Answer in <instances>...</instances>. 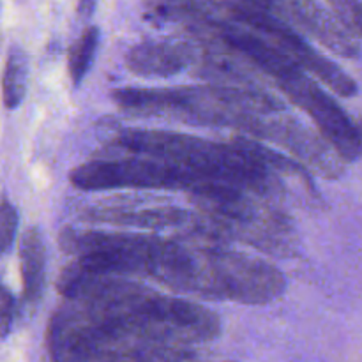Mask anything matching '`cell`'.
<instances>
[{
  "label": "cell",
  "mask_w": 362,
  "mask_h": 362,
  "mask_svg": "<svg viewBox=\"0 0 362 362\" xmlns=\"http://www.w3.org/2000/svg\"><path fill=\"white\" fill-rule=\"evenodd\" d=\"M59 290L66 304L46 332L52 362H191L197 346L221 332L218 315L119 276H92L71 265Z\"/></svg>",
  "instance_id": "obj_1"
},
{
  "label": "cell",
  "mask_w": 362,
  "mask_h": 362,
  "mask_svg": "<svg viewBox=\"0 0 362 362\" xmlns=\"http://www.w3.org/2000/svg\"><path fill=\"white\" fill-rule=\"evenodd\" d=\"M80 247L81 265L92 274L148 278L179 293L262 306L286 290L279 269L218 240L87 230Z\"/></svg>",
  "instance_id": "obj_2"
},
{
  "label": "cell",
  "mask_w": 362,
  "mask_h": 362,
  "mask_svg": "<svg viewBox=\"0 0 362 362\" xmlns=\"http://www.w3.org/2000/svg\"><path fill=\"white\" fill-rule=\"evenodd\" d=\"M115 144L133 156L161 159L193 170L212 182L228 184L269 198L278 189L281 158L257 140L230 144L163 129H124Z\"/></svg>",
  "instance_id": "obj_3"
},
{
  "label": "cell",
  "mask_w": 362,
  "mask_h": 362,
  "mask_svg": "<svg viewBox=\"0 0 362 362\" xmlns=\"http://www.w3.org/2000/svg\"><path fill=\"white\" fill-rule=\"evenodd\" d=\"M124 110L179 117L204 126L235 127L243 131L255 115L279 113L285 106L260 87L205 83L193 87H126L112 92Z\"/></svg>",
  "instance_id": "obj_4"
},
{
  "label": "cell",
  "mask_w": 362,
  "mask_h": 362,
  "mask_svg": "<svg viewBox=\"0 0 362 362\" xmlns=\"http://www.w3.org/2000/svg\"><path fill=\"white\" fill-rule=\"evenodd\" d=\"M69 179L80 191L172 189L187 191L193 197L214 184L184 166L133 154L83 163L71 172Z\"/></svg>",
  "instance_id": "obj_5"
},
{
  "label": "cell",
  "mask_w": 362,
  "mask_h": 362,
  "mask_svg": "<svg viewBox=\"0 0 362 362\" xmlns=\"http://www.w3.org/2000/svg\"><path fill=\"white\" fill-rule=\"evenodd\" d=\"M226 18L235 23L244 25L251 30L258 32L265 39L285 52L297 66L306 73L313 74L317 80L327 85L329 90L343 98H352L357 94V83L352 76L318 49H315L296 28L276 14L251 7L243 2H226Z\"/></svg>",
  "instance_id": "obj_6"
},
{
  "label": "cell",
  "mask_w": 362,
  "mask_h": 362,
  "mask_svg": "<svg viewBox=\"0 0 362 362\" xmlns=\"http://www.w3.org/2000/svg\"><path fill=\"white\" fill-rule=\"evenodd\" d=\"M276 87L311 117L320 136L345 163L356 161L362 154L359 124H354L339 103L313 80L304 69L290 74Z\"/></svg>",
  "instance_id": "obj_7"
},
{
  "label": "cell",
  "mask_w": 362,
  "mask_h": 362,
  "mask_svg": "<svg viewBox=\"0 0 362 362\" xmlns=\"http://www.w3.org/2000/svg\"><path fill=\"white\" fill-rule=\"evenodd\" d=\"M272 14L292 27L296 25L336 55L354 59L361 53L356 35L338 18L331 16L311 0H278Z\"/></svg>",
  "instance_id": "obj_8"
},
{
  "label": "cell",
  "mask_w": 362,
  "mask_h": 362,
  "mask_svg": "<svg viewBox=\"0 0 362 362\" xmlns=\"http://www.w3.org/2000/svg\"><path fill=\"white\" fill-rule=\"evenodd\" d=\"M205 46L198 42L172 39V41H144L133 46L126 57L131 73L144 78H172L189 67L200 69Z\"/></svg>",
  "instance_id": "obj_9"
},
{
  "label": "cell",
  "mask_w": 362,
  "mask_h": 362,
  "mask_svg": "<svg viewBox=\"0 0 362 362\" xmlns=\"http://www.w3.org/2000/svg\"><path fill=\"white\" fill-rule=\"evenodd\" d=\"M81 218L94 225L129 226V228L165 230L184 228L202 237L204 219L200 212H187L170 205H154V207H133V205H110L95 207L83 212Z\"/></svg>",
  "instance_id": "obj_10"
},
{
  "label": "cell",
  "mask_w": 362,
  "mask_h": 362,
  "mask_svg": "<svg viewBox=\"0 0 362 362\" xmlns=\"http://www.w3.org/2000/svg\"><path fill=\"white\" fill-rule=\"evenodd\" d=\"M145 18L200 27L225 18V2L218 0H147Z\"/></svg>",
  "instance_id": "obj_11"
},
{
  "label": "cell",
  "mask_w": 362,
  "mask_h": 362,
  "mask_svg": "<svg viewBox=\"0 0 362 362\" xmlns=\"http://www.w3.org/2000/svg\"><path fill=\"white\" fill-rule=\"evenodd\" d=\"M20 274L23 303L34 308L41 299L46 276V247L37 228L25 230L20 239Z\"/></svg>",
  "instance_id": "obj_12"
},
{
  "label": "cell",
  "mask_w": 362,
  "mask_h": 362,
  "mask_svg": "<svg viewBox=\"0 0 362 362\" xmlns=\"http://www.w3.org/2000/svg\"><path fill=\"white\" fill-rule=\"evenodd\" d=\"M28 59L20 46H11L4 69L2 95L6 108L14 110L21 105L27 92Z\"/></svg>",
  "instance_id": "obj_13"
},
{
  "label": "cell",
  "mask_w": 362,
  "mask_h": 362,
  "mask_svg": "<svg viewBox=\"0 0 362 362\" xmlns=\"http://www.w3.org/2000/svg\"><path fill=\"white\" fill-rule=\"evenodd\" d=\"M99 45V28L88 27L85 28L83 34L76 39L69 52V76L74 85H80L81 80L87 76L88 69L92 67V62L95 59V52H98Z\"/></svg>",
  "instance_id": "obj_14"
},
{
  "label": "cell",
  "mask_w": 362,
  "mask_h": 362,
  "mask_svg": "<svg viewBox=\"0 0 362 362\" xmlns=\"http://www.w3.org/2000/svg\"><path fill=\"white\" fill-rule=\"evenodd\" d=\"M334 11L336 18L352 32L356 37L362 39V2L361 0H327Z\"/></svg>",
  "instance_id": "obj_15"
},
{
  "label": "cell",
  "mask_w": 362,
  "mask_h": 362,
  "mask_svg": "<svg viewBox=\"0 0 362 362\" xmlns=\"http://www.w3.org/2000/svg\"><path fill=\"white\" fill-rule=\"evenodd\" d=\"M18 230V212L14 205L7 198L2 200L0 207V243H2V253H9L11 246L14 244Z\"/></svg>",
  "instance_id": "obj_16"
},
{
  "label": "cell",
  "mask_w": 362,
  "mask_h": 362,
  "mask_svg": "<svg viewBox=\"0 0 362 362\" xmlns=\"http://www.w3.org/2000/svg\"><path fill=\"white\" fill-rule=\"evenodd\" d=\"M14 317H16V299L11 293L7 286L2 288V296H0V324H2V338H7L13 325Z\"/></svg>",
  "instance_id": "obj_17"
},
{
  "label": "cell",
  "mask_w": 362,
  "mask_h": 362,
  "mask_svg": "<svg viewBox=\"0 0 362 362\" xmlns=\"http://www.w3.org/2000/svg\"><path fill=\"white\" fill-rule=\"evenodd\" d=\"M94 7L95 0H80V4H78V14L81 18H88L92 14V11H94Z\"/></svg>",
  "instance_id": "obj_18"
},
{
  "label": "cell",
  "mask_w": 362,
  "mask_h": 362,
  "mask_svg": "<svg viewBox=\"0 0 362 362\" xmlns=\"http://www.w3.org/2000/svg\"><path fill=\"white\" fill-rule=\"evenodd\" d=\"M359 129H361V134H362V119H361V122H359Z\"/></svg>",
  "instance_id": "obj_19"
}]
</instances>
